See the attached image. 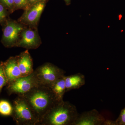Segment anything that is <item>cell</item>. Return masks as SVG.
Here are the masks:
<instances>
[{
  "instance_id": "1",
  "label": "cell",
  "mask_w": 125,
  "mask_h": 125,
  "mask_svg": "<svg viewBox=\"0 0 125 125\" xmlns=\"http://www.w3.org/2000/svg\"><path fill=\"white\" fill-rule=\"evenodd\" d=\"M39 121V124L49 110L60 102L49 87L39 85L23 96Z\"/></svg>"
},
{
  "instance_id": "2",
  "label": "cell",
  "mask_w": 125,
  "mask_h": 125,
  "mask_svg": "<svg viewBox=\"0 0 125 125\" xmlns=\"http://www.w3.org/2000/svg\"><path fill=\"white\" fill-rule=\"evenodd\" d=\"M79 114L74 105L63 101L50 109L39 125H73Z\"/></svg>"
},
{
  "instance_id": "3",
  "label": "cell",
  "mask_w": 125,
  "mask_h": 125,
  "mask_svg": "<svg viewBox=\"0 0 125 125\" xmlns=\"http://www.w3.org/2000/svg\"><path fill=\"white\" fill-rule=\"evenodd\" d=\"M11 116L18 125H38L39 121L28 103L22 96L14 100Z\"/></svg>"
},
{
  "instance_id": "4",
  "label": "cell",
  "mask_w": 125,
  "mask_h": 125,
  "mask_svg": "<svg viewBox=\"0 0 125 125\" xmlns=\"http://www.w3.org/2000/svg\"><path fill=\"white\" fill-rule=\"evenodd\" d=\"M1 26L2 34L1 42L2 45L7 48L16 47L25 25L9 17Z\"/></svg>"
},
{
  "instance_id": "5",
  "label": "cell",
  "mask_w": 125,
  "mask_h": 125,
  "mask_svg": "<svg viewBox=\"0 0 125 125\" xmlns=\"http://www.w3.org/2000/svg\"><path fill=\"white\" fill-rule=\"evenodd\" d=\"M34 72L40 85L49 87L65 73L64 71L50 62L40 66Z\"/></svg>"
},
{
  "instance_id": "6",
  "label": "cell",
  "mask_w": 125,
  "mask_h": 125,
  "mask_svg": "<svg viewBox=\"0 0 125 125\" xmlns=\"http://www.w3.org/2000/svg\"><path fill=\"white\" fill-rule=\"evenodd\" d=\"M40 84L34 72L28 76L18 78L8 83L6 89L9 95L23 96Z\"/></svg>"
},
{
  "instance_id": "7",
  "label": "cell",
  "mask_w": 125,
  "mask_h": 125,
  "mask_svg": "<svg viewBox=\"0 0 125 125\" xmlns=\"http://www.w3.org/2000/svg\"><path fill=\"white\" fill-rule=\"evenodd\" d=\"M42 43L37 27L25 25L21 32L16 47L28 49H36Z\"/></svg>"
},
{
  "instance_id": "8",
  "label": "cell",
  "mask_w": 125,
  "mask_h": 125,
  "mask_svg": "<svg viewBox=\"0 0 125 125\" xmlns=\"http://www.w3.org/2000/svg\"><path fill=\"white\" fill-rule=\"evenodd\" d=\"M46 2L39 1L30 6L24 10L22 14L17 21L26 26L37 27Z\"/></svg>"
},
{
  "instance_id": "9",
  "label": "cell",
  "mask_w": 125,
  "mask_h": 125,
  "mask_svg": "<svg viewBox=\"0 0 125 125\" xmlns=\"http://www.w3.org/2000/svg\"><path fill=\"white\" fill-rule=\"evenodd\" d=\"M105 117L96 109L79 114L73 125H103Z\"/></svg>"
},
{
  "instance_id": "10",
  "label": "cell",
  "mask_w": 125,
  "mask_h": 125,
  "mask_svg": "<svg viewBox=\"0 0 125 125\" xmlns=\"http://www.w3.org/2000/svg\"><path fill=\"white\" fill-rule=\"evenodd\" d=\"M3 66L8 80V84L22 77L16 56L10 57L7 60L3 62Z\"/></svg>"
},
{
  "instance_id": "11",
  "label": "cell",
  "mask_w": 125,
  "mask_h": 125,
  "mask_svg": "<svg viewBox=\"0 0 125 125\" xmlns=\"http://www.w3.org/2000/svg\"><path fill=\"white\" fill-rule=\"evenodd\" d=\"M16 56L22 77L28 76L33 73V62L28 50L27 49Z\"/></svg>"
},
{
  "instance_id": "12",
  "label": "cell",
  "mask_w": 125,
  "mask_h": 125,
  "mask_svg": "<svg viewBox=\"0 0 125 125\" xmlns=\"http://www.w3.org/2000/svg\"><path fill=\"white\" fill-rule=\"evenodd\" d=\"M65 79L66 92L79 89L85 84V76L81 73L65 76Z\"/></svg>"
},
{
  "instance_id": "13",
  "label": "cell",
  "mask_w": 125,
  "mask_h": 125,
  "mask_svg": "<svg viewBox=\"0 0 125 125\" xmlns=\"http://www.w3.org/2000/svg\"><path fill=\"white\" fill-rule=\"evenodd\" d=\"M65 75L57 80L50 87L58 102L63 101V97L66 92L65 79Z\"/></svg>"
},
{
  "instance_id": "14",
  "label": "cell",
  "mask_w": 125,
  "mask_h": 125,
  "mask_svg": "<svg viewBox=\"0 0 125 125\" xmlns=\"http://www.w3.org/2000/svg\"><path fill=\"white\" fill-rule=\"evenodd\" d=\"M13 107L8 101L5 100L0 101V114L3 116H11Z\"/></svg>"
},
{
  "instance_id": "15",
  "label": "cell",
  "mask_w": 125,
  "mask_h": 125,
  "mask_svg": "<svg viewBox=\"0 0 125 125\" xmlns=\"http://www.w3.org/2000/svg\"><path fill=\"white\" fill-rule=\"evenodd\" d=\"M6 75L5 73L3 62H0V93L3 87L8 84Z\"/></svg>"
},
{
  "instance_id": "16",
  "label": "cell",
  "mask_w": 125,
  "mask_h": 125,
  "mask_svg": "<svg viewBox=\"0 0 125 125\" xmlns=\"http://www.w3.org/2000/svg\"><path fill=\"white\" fill-rule=\"evenodd\" d=\"M29 7L28 0H14V11L20 9L24 10Z\"/></svg>"
},
{
  "instance_id": "17",
  "label": "cell",
  "mask_w": 125,
  "mask_h": 125,
  "mask_svg": "<svg viewBox=\"0 0 125 125\" xmlns=\"http://www.w3.org/2000/svg\"><path fill=\"white\" fill-rule=\"evenodd\" d=\"M10 14L7 9L0 2V24L1 25L10 17Z\"/></svg>"
},
{
  "instance_id": "18",
  "label": "cell",
  "mask_w": 125,
  "mask_h": 125,
  "mask_svg": "<svg viewBox=\"0 0 125 125\" xmlns=\"http://www.w3.org/2000/svg\"><path fill=\"white\" fill-rule=\"evenodd\" d=\"M0 2L4 6L10 14L14 12V0H0Z\"/></svg>"
},
{
  "instance_id": "19",
  "label": "cell",
  "mask_w": 125,
  "mask_h": 125,
  "mask_svg": "<svg viewBox=\"0 0 125 125\" xmlns=\"http://www.w3.org/2000/svg\"><path fill=\"white\" fill-rule=\"evenodd\" d=\"M115 121L117 125H125V107L121 110L119 116Z\"/></svg>"
},
{
  "instance_id": "20",
  "label": "cell",
  "mask_w": 125,
  "mask_h": 125,
  "mask_svg": "<svg viewBox=\"0 0 125 125\" xmlns=\"http://www.w3.org/2000/svg\"><path fill=\"white\" fill-rule=\"evenodd\" d=\"M103 125H117V124L115 121L106 119Z\"/></svg>"
},
{
  "instance_id": "21",
  "label": "cell",
  "mask_w": 125,
  "mask_h": 125,
  "mask_svg": "<svg viewBox=\"0 0 125 125\" xmlns=\"http://www.w3.org/2000/svg\"><path fill=\"white\" fill-rule=\"evenodd\" d=\"M47 0H28L29 7L30 6L32 5L36 2L41 1H47Z\"/></svg>"
},
{
  "instance_id": "22",
  "label": "cell",
  "mask_w": 125,
  "mask_h": 125,
  "mask_svg": "<svg viewBox=\"0 0 125 125\" xmlns=\"http://www.w3.org/2000/svg\"><path fill=\"white\" fill-rule=\"evenodd\" d=\"M71 0H64L65 1L67 5L69 4Z\"/></svg>"
}]
</instances>
